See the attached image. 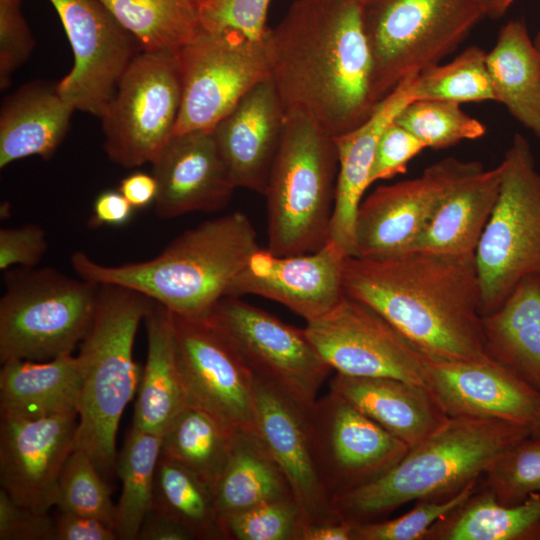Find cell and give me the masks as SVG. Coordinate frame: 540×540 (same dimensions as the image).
<instances>
[{
    "mask_svg": "<svg viewBox=\"0 0 540 540\" xmlns=\"http://www.w3.org/2000/svg\"><path fill=\"white\" fill-rule=\"evenodd\" d=\"M271 79L286 114H299L332 137L374 111L373 61L362 0H294L266 32Z\"/></svg>",
    "mask_w": 540,
    "mask_h": 540,
    "instance_id": "6da1fadb",
    "label": "cell"
},
{
    "mask_svg": "<svg viewBox=\"0 0 540 540\" xmlns=\"http://www.w3.org/2000/svg\"><path fill=\"white\" fill-rule=\"evenodd\" d=\"M343 289L428 356L492 360L484 346L474 254L411 250L384 258L349 256L343 267Z\"/></svg>",
    "mask_w": 540,
    "mask_h": 540,
    "instance_id": "7a4b0ae2",
    "label": "cell"
},
{
    "mask_svg": "<svg viewBox=\"0 0 540 540\" xmlns=\"http://www.w3.org/2000/svg\"><path fill=\"white\" fill-rule=\"evenodd\" d=\"M258 249L251 221L245 213L235 211L186 230L146 261L111 266L76 251L71 265L85 280L130 288L173 314L198 318L206 317L226 296Z\"/></svg>",
    "mask_w": 540,
    "mask_h": 540,
    "instance_id": "3957f363",
    "label": "cell"
},
{
    "mask_svg": "<svg viewBox=\"0 0 540 540\" xmlns=\"http://www.w3.org/2000/svg\"><path fill=\"white\" fill-rule=\"evenodd\" d=\"M531 434L530 427L506 420L448 417L382 476L332 499V509L358 525L382 520L411 501L450 498Z\"/></svg>",
    "mask_w": 540,
    "mask_h": 540,
    "instance_id": "277c9868",
    "label": "cell"
},
{
    "mask_svg": "<svg viewBox=\"0 0 540 540\" xmlns=\"http://www.w3.org/2000/svg\"><path fill=\"white\" fill-rule=\"evenodd\" d=\"M152 304L130 288L98 284L93 321L79 344L81 391L75 448L91 458L106 480L116 471L121 416L141 378L133 357L134 340Z\"/></svg>",
    "mask_w": 540,
    "mask_h": 540,
    "instance_id": "5b68a950",
    "label": "cell"
},
{
    "mask_svg": "<svg viewBox=\"0 0 540 540\" xmlns=\"http://www.w3.org/2000/svg\"><path fill=\"white\" fill-rule=\"evenodd\" d=\"M338 173L331 135L299 114H286L280 147L264 196L267 250L275 255L305 254L329 240Z\"/></svg>",
    "mask_w": 540,
    "mask_h": 540,
    "instance_id": "8992f818",
    "label": "cell"
},
{
    "mask_svg": "<svg viewBox=\"0 0 540 540\" xmlns=\"http://www.w3.org/2000/svg\"><path fill=\"white\" fill-rule=\"evenodd\" d=\"M483 17L479 0H362L375 103L406 77L439 64Z\"/></svg>",
    "mask_w": 540,
    "mask_h": 540,
    "instance_id": "52a82bcc",
    "label": "cell"
},
{
    "mask_svg": "<svg viewBox=\"0 0 540 540\" xmlns=\"http://www.w3.org/2000/svg\"><path fill=\"white\" fill-rule=\"evenodd\" d=\"M6 278L0 299L1 363L72 353L93 321L98 284L49 267H22Z\"/></svg>",
    "mask_w": 540,
    "mask_h": 540,
    "instance_id": "ba28073f",
    "label": "cell"
},
{
    "mask_svg": "<svg viewBox=\"0 0 540 540\" xmlns=\"http://www.w3.org/2000/svg\"><path fill=\"white\" fill-rule=\"evenodd\" d=\"M501 165L499 195L474 253L482 316L521 280L540 278V173L523 135L513 137Z\"/></svg>",
    "mask_w": 540,
    "mask_h": 540,
    "instance_id": "9c48e42d",
    "label": "cell"
},
{
    "mask_svg": "<svg viewBox=\"0 0 540 540\" xmlns=\"http://www.w3.org/2000/svg\"><path fill=\"white\" fill-rule=\"evenodd\" d=\"M180 105L177 51H141L100 118L109 159L125 168L152 163L174 135Z\"/></svg>",
    "mask_w": 540,
    "mask_h": 540,
    "instance_id": "30bf717a",
    "label": "cell"
},
{
    "mask_svg": "<svg viewBox=\"0 0 540 540\" xmlns=\"http://www.w3.org/2000/svg\"><path fill=\"white\" fill-rule=\"evenodd\" d=\"M177 57L181 105L174 135L213 129L246 93L271 79L266 34L254 40L233 30L201 29Z\"/></svg>",
    "mask_w": 540,
    "mask_h": 540,
    "instance_id": "8fae6325",
    "label": "cell"
},
{
    "mask_svg": "<svg viewBox=\"0 0 540 540\" xmlns=\"http://www.w3.org/2000/svg\"><path fill=\"white\" fill-rule=\"evenodd\" d=\"M256 378L311 406L332 368L305 334L276 316L243 301L221 298L206 316Z\"/></svg>",
    "mask_w": 540,
    "mask_h": 540,
    "instance_id": "7c38bea8",
    "label": "cell"
},
{
    "mask_svg": "<svg viewBox=\"0 0 540 540\" xmlns=\"http://www.w3.org/2000/svg\"><path fill=\"white\" fill-rule=\"evenodd\" d=\"M307 418L315 465L331 501L382 476L409 449L332 390L308 407Z\"/></svg>",
    "mask_w": 540,
    "mask_h": 540,
    "instance_id": "4fadbf2b",
    "label": "cell"
},
{
    "mask_svg": "<svg viewBox=\"0 0 540 540\" xmlns=\"http://www.w3.org/2000/svg\"><path fill=\"white\" fill-rule=\"evenodd\" d=\"M304 331L336 373L425 386L423 353L377 311L346 294L328 313L306 322Z\"/></svg>",
    "mask_w": 540,
    "mask_h": 540,
    "instance_id": "5bb4252c",
    "label": "cell"
},
{
    "mask_svg": "<svg viewBox=\"0 0 540 540\" xmlns=\"http://www.w3.org/2000/svg\"><path fill=\"white\" fill-rule=\"evenodd\" d=\"M172 321L188 405L232 433L255 434L252 371L207 317L172 313Z\"/></svg>",
    "mask_w": 540,
    "mask_h": 540,
    "instance_id": "9a60e30c",
    "label": "cell"
},
{
    "mask_svg": "<svg viewBox=\"0 0 540 540\" xmlns=\"http://www.w3.org/2000/svg\"><path fill=\"white\" fill-rule=\"evenodd\" d=\"M72 47L74 64L58 82L62 97L75 110L101 118L122 76L142 51L99 0H49Z\"/></svg>",
    "mask_w": 540,
    "mask_h": 540,
    "instance_id": "2e32d148",
    "label": "cell"
},
{
    "mask_svg": "<svg viewBox=\"0 0 540 540\" xmlns=\"http://www.w3.org/2000/svg\"><path fill=\"white\" fill-rule=\"evenodd\" d=\"M481 169L480 162L449 157L419 177L377 187L359 205L353 256L384 258L409 251L448 193Z\"/></svg>",
    "mask_w": 540,
    "mask_h": 540,
    "instance_id": "e0dca14e",
    "label": "cell"
},
{
    "mask_svg": "<svg viewBox=\"0 0 540 540\" xmlns=\"http://www.w3.org/2000/svg\"><path fill=\"white\" fill-rule=\"evenodd\" d=\"M77 428L76 411L42 418L0 413L1 488L18 504L48 512Z\"/></svg>",
    "mask_w": 540,
    "mask_h": 540,
    "instance_id": "ac0fdd59",
    "label": "cell"
},
{
    "mask_svg": "<svg viewBox=\"0 0 540 540\" xmlns=\"http://www.w3.org/2000/svg\"><path fill=\"white\" fill-rule=\"evenodd\" d=\"M347 257L330 240L316 251L297 255L279 256L259 248L226 296L264 297L309 322L328 313L345 295L343 267Z\"/></svg>",
    "mask_w": 540,
    "mask_h": 540,
    "instance_id": "d6986e66",
    "label": "cell"
},
{
    "mask_svg": "<svg viewBox=\"0 0 540 540\" xmlns=\"http://www.w3.org/2000/svg\"><path fill=\"white\" fill-rule=\"evenodd\" d=\"M425 386L448 417L496 418L528 426L540 422V392L511 371L488 362L424 354Z\"/></svg>",
    "mask_w": 540,
    "mask_h": 540,
    "instance_id": "ffe728a7",
    "label": "cell"
},
{
    "mask_svg": "<svg viewBox=\"0 0 540 540\" xmlns=\"http://www.w3.org/2000/svg\"><path fill=\"white\" fill-rule=\"evenodd\" d=\"M255 435L284 473L304 520H341L319 477L305 406L270 382L255 377ZM303 526V527H304Z\"/></svg>",
    "mask_w": 540,
    "mask_h": 540,
    "instance_id": "44dd1931",
    "label": "cell"
},
{
    "mask_svg": "<svg viewBox=\"0 0 540 540\" xmlns=\"http://www.w3.org/2000/svg\"><path fill=\"white\" fill-rule=\"evenodd\" d=\"M151 164L162 218L219 211L236 189L212 129L173 135Z\"/></svg>",
    "mask_w": 540,
    "mask_h": 540,
    "instance_id": "7402d4cb",
    "label": "cell"
},
{
    "mask_svg": "<svg viewBox=\"0 0 540 540\" xmlns=\"http://www.w3.org/2000/svg\"><path fill=\"white\" fill-rule=\"evenodd\" d=\"M286 112L272 79L246 93L212 129L236 188L264 194Z\"/></svg>",
    "mask_w": 540,
    "mask_h": 540,
    "instance_id": "603a6c76",
    "label": "cell"
},
{
    "mask_svg": "<svg viewBox=\"0 0 540 540\" xmlns=\"http://www.w3.org/2000/svg\"><path fill=\"white\" fill-rule=\"evenodd\" d=\"M414 76L403 79L361 125L333 137L338 153V173L329 240L346 256L354 255L356 215L370 186V171L378 140L400 111L413 101L411 87Z\"/></svg>",
    "mask_w": 540,
    "mask_h": 540,
    "instance_id": "cb8c5ba5",
    "label": "cell"
},
{
    "mask_svg": "<svg viewBox=\"0 0 540 540\" xmlns=\"http://www.w3.org/2000/svg\"><path fill=\"white\" fill-rule=\"evenodd\" d=\"M330 390L409 448L423 441L448 419L425 386L399 379L336 373Z\"/></svg>",
    "mask_w": 540,
    "mask_h": 540,
    "instance_id": "d4e9b609",
    "label": "cell"
},
{
    "mask_svg": "<svg viewBox=\"0 0 540 540\" xmlns=\"http://www.w3.org/2000/svg\"><path fill=\"white\" fill-rule=\"evenodd\" d=\"M74 111L58 83L37 80L8 95L0 112V168L34 155H53Z\"/></svg>",
    "mask_w": 540,
    "mask_h": 540,
    "instance_id": "484cf974",
    "label": "cell"
},
{
    "mask_svg": "<svg viewBox=\"0 0 540 540\" xmlns=\"http://www.w3.org/2000/svg\"><path fill=\"white\" fill-rule=\"evenodd\" d=\"M147 357L134 405L132 426L163 435L188 406L178 360L172 313L154 302L144 318Z\"/></svg>",
    "mask_w": 540,
    "mask_h": 540,
    "instance_id": "4316f807",
    "label": "cell"
},
{
    "mask_svg": "<svg viewBox=\"0 0 540 540\" xmlns=\"http://www.w3.org/2000/svg\"><path fill=\"white\" fill-rule=\"evenodd\" d=\"M481 323L488 357L540 392V278L521 280Z\"/></svg>",
    "mask_w": 540,
    "mask_h": 540,
    "instance_id": "83f0119b",
    "label": "cell"
},
{
    "mask_svg": "<svg viewBox=\"0 0 540 540\" xmlns=\"http://www.w3.org/2000/svg\"><path fill=\"white\" fill-rule=\"evenodd\" d=\"M501 181V163L460 181L441 202L409 251L474 254L496 204Z\"/></svg>",
    "mask_w": 540,
    "mask_h": 540,
    "instance_id": "f1b7e54d",
    "label": "cell"
},
{
    "mask_svg": "<svg viewBox=\"0 0 540 540\" xmlns=\"http://www.w3.org/2000/svg\"><path fill=\"white\" fill-rule=\"evenodd\" d=\"M80 391V363L72 353L8 361L0 370V413L42 418L78 412Z\"/></svg>",
    "mask_w": 540,
    "mask_h": 540,
    "instance_id": "f546056e",
    "label": "cell"
},
{
    "mask_svg": "<svg viewBox=\"0 0 540 540\" xmlns=\"http://www.w3.org/2000/svg\"><path fill=\"white\" fill-rule=\"evenodd\" d=\"M486 63L496 102L540 138V55L523 18L500 29Z\"/></svg>",
    "mask_w": 540,
    "mask_h": 540,
    "instance_id": "4dcf8cb0",
    "label": "cell"
},
{
    "mask_svg": "<svg viewBox=\"0 0 540 540\" xmlns=\"http://www.w3.org/2000/svg\"><path fill=\"white\" fill-rule=\"evenodd\" d=\"M424 540H540V494L504 505L478 483L463 503L430 527Z\"/></svg>",
    "mask_w": 540,
    "mask_h": 540,
    "instance_id": "1f68e13d",
    "label": "cell"
},
{
    "mask_svg": "<svg viewBox=\"0 0 540 540\" xmlns=\"http://www.w3.org/2000/svg\"><path fill=\"white\" fill-rule=\"evenodd\" d=\"M219 517L293 496L279 465L260 439L235 433L226 465L214 486Z\"/></svg>",
    "mask_w": 540,
    "mask_h": 540,
    "instance_id": "d6a6232c",
    "label": "cell"
},
{
    "mask_svg": "<svg viewBox=\"0 0 540 540\" xmlns=\"http://www.w3.org/2000/svg\"><path fill=\"white\" fill-rule=\"evenodd\" d=\"M142 51H178L201 31L202 0H99Z\"/></svg>",
    "mask_w": 540,
    "mask_h": 540,
    "instance_id": "836d02e7",
    "label": "cell"
},
{
    "mask_svg": "<svg viewBox=\"0 0 540 540\" xmlns=\"http://www.w3.org/2000/svg\"><path fill=\"white\" fill-rule=\"evenodd\" d=\"M161 441L162 435L132 426L117 455L116 473L122 483L114 525L118 539L137 540L142 523L153 509Z\"/></svg>",
    "mask_w": 540,
    "mask_h": 540,
    "instance_id": "e575fe53",
    "label": "cell"
},
{
    "mask_svg": "<svg viewBox=\"0 0 540 540\" xmlns=\"http://www.w3.org/2000/svg\"><path fill=\"white\" fill-rule=\"evenodd\" d=\"M234 434L204 411L188 405L162 435L160 455L187 468L214 489Z\"/></svg>",
    "mask_w": 540,
    "mask_h": 540,
    "instance_id": "d590c367",
    "label": "cell"
},
{
    "mask_svg": "<svg viewBox=\"0 0 540 540\" xmlns=\"http://www.w3.org/2000/svg\"><path fill=\"white\" fill-rule=\"evenodd\" d=\"M153 509L188 529L195 539L222 540L214 489L182 465L160 455Z\"/></svg>",
    "mask_w": 540,
    "mask_h": 540,
    "instance_id": "8d00e7d4",
    "label": "cell"
},
{
    "mask_svg": "<svg viewBox=\"0 0 540 540\" xmlns=\"http://www.w3.org/2000/svg\"><path fill=\"white\" fill-rule=\"evenodd\" d=\"M478 46L464 49L446 64L434 65L414 76L412 98L454 103L496 101L486 63Z\"/></svg>",
    "mask_w": 540,
    "mask_h": 540,
    "instance_id": "74e56055",
    "label": "cell"
},
{
    "mask_svg": "<svg viewBox=\"0 0 540 540\" xmlns=\"http://www.w3.org/2000/svg\"><path fill=\"white\" fill-rule=\"evenodd\" d=\"M395 122L411 132L426 148H449L464 140H474L486 133L485 126L460 108V104L419 99L409 102Z\"/></svg>",
    "mask_w": 540,
    "mask_h": 540,
    "instance_id": "f35d334b",
    "label": "cell"
},
{
    "mask_svg": "<svg viewBox=\"0 0 540 540\" xmlns=\"http://www.w3.org/2000/svg\"><path fill=\"white\" fill-rule=\"evenodd\" d=\"M55 506L59 512L96 518L114 528L116 505L111 487L82 450L75 448L63 467Z\"/></svg>",
    "mask_w": 540,
    "mask_h": 540,
    "instance_id": "ab89813d",
    "label": "cell"
},
{
    "mask_svg": "<svg viewBox=\"0 0 540 540\" xmlns=\"http://www.w3.org/2000/svg\"><path fill=\"white\" fill-rule=\"evenodd\" d=\"M504 505L540 494V434H531L495 460L479 479Z\"/></svg>",
    "mask_w": 540,
    "mask_h": 540,
    "instance_id": "60d3db41",
    "label": "cell"
},
{
    "mask_svg": "<svg viewBox=\"0 0 540 540\" xmlns=\"http://www.w3.org/2000/svg\"><path fill=\"white\" fill-rule=\"evenodd\" d=\"M304 520L293 496L219 517L222 539L299 540Z\"/></svg>",
    "mask_w": 540,
    "mask_h": 540,
    "instance_id": "b9f144b4",
    "label": "cell"
},
{
    "mask_svg": "<svg viewBox=\"0 0 540 540\" xmlns=\"http://www.w3.org/2000/svg\"><path fill=\"white\" fill-rule=\"evenodd\" d=\"M478 483L479 480L473 481L444 500H419L410 511L395 519L358 524L354 540H424L430 527L463 503L477 489Z\"/></svg>",
    "mask_w": 540,
    "mask_h": 540,
    "instance_id": "7bdbcfd3",
    "label": "cell"
},
{
    "mask_svg": "<svg viewBox=\"0 0 540 540\" xmlns=\"http://www.w3.org/2000/svg\"><path fill=\"white\" fill-rule=\"evenodd\" d=\"M271 0H206L200 8L201 29L210 32L237 31L251 39H262L267 30Z\"/></svg>",
    "mask_w": 540,
    "mask_h": 540,
    "instance_id": "ee69618b",
    "label": "cell"
},
{
    "mask_svg": "<svg viewBox=\"0 0 540 540\" xmlns=\"http://www.w3.org/2000/svg\"><path fill=\"white\" fill-rule=\"evenodd\" d=\"M34 39L21 11V0H0V87L6 89L14 72L25 63Z\"/></svg>",
    "mask_w": 540,
    "mask_h": 540,
    "instance_id": "f6af8a7d",
    "label": "cell"
},
{
    "mask_svg": "<svg viewBox=\"0 0 540 540\" xmlns=\"http://www.w3.org/2000/svg\"><path fill=\"white\" fill-rule=\"evenodd\" d=\"M424 149H427L424 143L394 119L378 140L370 171V185L404 174L409 162Z\"/></svg>",
    "mask_w": 540,
    "mask_h": 540,
    "instance_id": "bcb514c9",
    "label": "cell"
},
{
    "mask_svg": "<svg viewBox=\"0 0 540 540\" xmlns=\"http://www.w3.org/2000/svg\"><path fill=\"white\" fill-rule=\"evenodd\" d=\"M0 540H56V523L47 512L18 504L0 488Z\"/></svg>",
    "mask_w": 540,
    "mask_h": 540,
    "instance_id": "7dc6e473",
    "label": "cell"
},
{
    "mask_svg": "<svg viewBox=\"0 0 540 540\" xmlns=\"http://www.w3.org/2000/svg\"><path fill=\"white\" fill-rule=\"evenodd\" d=\"M48 247L45 230L34 223L0 230V269L7 271L11 266L35 267L43 258Z\"/></svg>",
    "mask_w": 540,
    "mask_h": 540,
    "instance_id": "c3c4849f",
    "label": "cell"
},
{
    "mask_svg": "<svg viewBox=\"0 0 540 540\" xmlns=\"http://www.w3.org/2000/svg\"><path fill=\"white\" fill-rule=\"evenodd\" d=\"M56 540H115V529L88 516L59 512L55 519Z\"/></svg>",
    "mask_w": 540,
    "mask_h": 540,
    "instance_id": "681fc988",
    "label": "cell"
},
{
    "mask_svg": "<svg viewBox=\"0 0 540 540\" xmlns=\"http://www.w3.org/2000/svg\"><path fill=\"white\" fill-rule=\"evenodd\" d=\"M133 210L134 207L119 190H107L95 199L90 224L92 226L123 225L130 220Z\"/></svg>",
    "mask_w": 540,
    "mask_h": 540,
    "instance_id": "f907efd6",
    "label": "cell"
},
{
    "mask_svg": "<svg viewBox=\"0 0 540 540\" xmlns=\"http://www.w3.org/2000/svg\"><path fill=\"white\" fill-rule=\"evenodd\" d=\"M193 534L181 524L169 519L155 509L145 518L138 540H193Z\"/></svg>",
    "mask_w": 540,
    "mask_h": 540,
    "instance_id": "816d5d0a",
    "label": "cell"
},
{
    "mask_svg": "<svg viewBox=\"0 0 540 540\" xmlns=\"http://www.w3.org/2000/svg\"><path fill=\"white\" fill-rule=\"evenodd\" d=\"M118 190L135 208H144L154 203L158 184L153 174L134 172L120 181Z\"/></svg>",
    "mask_w": 540,
    "mask_h": 540,
    "instance_id": "f5cc1de1",
    "label": "cell"
},
{
    "mask_svg": "<svg viewBox=\"0 0 540 540\" xmlns=\"http://www.w3.org/2000/svg\"><path fill=\"white\" fill-rule=\"evenodd\" d=\"M355 524L330 520L305 525L299 540H354Z\"/></svg>",
    "mask_w": 540,
    "mask_h": 540,
    "instance_id": "db71d44e",
    "label": "cell"
},
{
    "mask_svg": "<svg viewBox=\"0 0 540 540\" xmlns=\"http://www.w3.org/2000/svg\"><path fill=\"white\" fill-rule=\"evenodd\" d=\"M517 0H479L484 17L501 18Z\"/></svg>",
    "mask_w": 540,
    "mask_h": 540,
    "instance_id": "11a10c76",
    "label": "cell"
},
{
    "mask_svg": "<svg viewBox=\"0 0 540 540\" xmlns=\"http://www.w3.org/2000/svg\"><path fill=\"white\" fill-rule=\"evenodd\" d=\"M534 41V44H535V47L540 55V29L539 31L537 32L535 38L533 39Z\"/></svg>",
    "mask_w": 540,
    "mask_h": 540,
    "instance_id": "9f6ffc18",
    "label": "cell"
},
{
    "mask_svg": "<svg viewBox=\"0 0 540 540\" xmlns=\"http://www.w3.org/2000/svg\"><path fill=\"white\" fill-rule=\"evenodd\" d=\"M533 434H540V422H539V424L537 426L536 431Z\"/></svg>",
    "mask_w": 540,
    "mask_h": 540,
    "instance_id": "6f0895ef",
    "label": "cell"
},
{
    "mask_svg": "<svg viewBox=\"0 0 540 540\" xmlns=\"http://www.w3.org/2000/svg\"><path fill=\"white\" fill-rule=\"evenodd\" d=\"M204 1H206V0H202V2H204Z\"/></svg>",
    "mask_w": 540,
    "mask_h": 540,
    "instance_id": "680465c9",
    "label": "cell"
}]
</instances>
